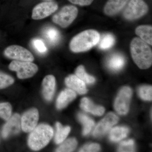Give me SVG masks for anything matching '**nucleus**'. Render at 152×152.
Instances as JSON below:
<instances>
[{"mask_svg": "<svg viewBox=\"0 0 152 152\" xmlns=\"http://www.w3.org/2000/svg\"><path fill=\"white\" fill-rule=\"evenodd\" d=\"M130 50L133 61L139 68L145 69L151 66L152 50L145 42L140 38H134L131 42Z\"/></svg>", "mask_w": 152, "mask_h": 152, "instance_id": "1", "label": "nucleus"}, {"mask_svg": "<svg viewBox=\"0 0 152 152\" xmlns=\"http://www.w3.org/2000/svg\"><path fill=\"white\" fill-rule=\"evenodd\" d=\"M100 34L94 30L83 31L75 36L69 44L71 50L74 53H81L88 50L99 43Z\"/></svg>", "mask_w": 152, "mask_h": 152, "instance_id": "2", "label": "nucleus"}, {"mask_svg": "<svg viewBox=\"0 0 152 152\" xmlns=\"http://www.w3.org/2000/svg\"><path fill=\"white\" fill-rule=\"evenodd\" d=\"M31 132L28 140V145L34 151H39L45 147L53 135V128L45 124L36 126Z\"/></svg>", "mask_w": 152, "mask_h": 152, "instance_id": "3", "label": "nucleus"}, {"mask_svg": "<svg viewBox=\"0 0 152 152\" xmlns=\"http://www.w3.org/2000/svg\"><path fill=\"white\" fill-rule=\"evenodd\" d=\"M78 10L75 6L67 5L63 7L56 14L53 16V21L61 27H68L77 18Z\"/></svg>", "mask_w": 152, "mask_h": 152, "instance_id": "4", "label": "nucleus"}, {"mask_svg": "<svg viewBox=\"0 0 152 152\" xmlns=\"http://www.w3.org/2000/svg\"><path fill=\"white\" fill-rule=\"evenodd\" d=\"M148 11V7L144 0H130L123 12L125 19L137 20L143 16Z\"/></svg>", "mask_w": 152, "mask_h": 152, "instance_id": "5", "label": "nucleus"}, {"mask_svg": "<svg viewBox=\"0 0 152 152\" xmlns=\"http://www.w3.org/2000/svg\"><path fill=\"white\" fill-rule=\"evenodd\" d=\"M10 70L15 71L17 76L20 79L29 78L34 75L38 72V67L31 62L15 60L9 65Z\"/></svg>", "mask_w": 152, "mask_h": 152, "instance_id": "6", "label": "nucleus"}, {"mask_svg": "<svg viewBox=\"0 0 152 152\" xmlns=\"http://www.w3.org/2000/svg\"><path fill=\"white\" fill-rule=\"evenodd\" d=\"M132 95V91L129 87H123L120 90L114 104V107L118 113L121 115L127 113Z\"/></svg>", "mask_w": 152, "mask_h": 152, "instance_id": "7", "label": "nucleus"}, {"mask_svg": "<svg viewBox=\"0 0 152 152\" xmlns=\"http://www.w3.org/2000/svg\"><path fill=\"white\" fill-rule=\"evenodd\" d=\"M4 54L7 58L17 61L32 62L34 59L32 54L27 49L16 45L7 47L4 51Z\"/></svg>", "mask_w": 152, "mask_h": 152, "instance_id": "8", "label": "nucleus"}, {"mask_svg": "<svg viewBox=\"0 0 152 152\" xmlns=\"http://www.w3.org/2000/svg\"><path fill=\"white\" fill-rule=\"evenodd\" d=\"M58 8V4L55 1H48L40 3L33 9L32 18L35 20L45 18L55 12Z\"/></svg>", "mask_w": 152, "mask_h": 152, "instance_id": "9", "label": "nucleus"}, {"mask_svg": "<svg viewBox=\"0 0 152 152\" xmlns=\"http://www.w3.org/2000/svg\"><path fill=\"white\" fill-rule=\"evenodd\" d=\"M119 121V118L113 113H109L95 127L93 133L95 137H101L108 132Z\"/></svg>", "mask_w": 152, "mask_h": 152, "instance_id": "10", "label": "nucleus"}, {"mask_svg": "<svg viewBox=\"0 0 152 152\" xmlns=\"http://www.w3.org/2000/svg\"><path fill=\"white\" fill-rule=\"evenodd\" d=\"M39 118L37 109L32 108L25 113L21 119L22 130L25 132H31L37 126Z\"/></svg>", "mask_w": 152, "mask_h": 152, "instance_id": "11", "label": "nucleus"}, {"mask_svg": "<svg viewBox=\"0 0 152 152\" xmlns=\"http://www.w3.org/2000/svg\"><path fill=\"white\" fill-rule=\"evenodd\" d=\"M21 118L18 114H14L8 120L2 130V136L4 138H7L12 135L15 134L20 130Z\"/></svg>", "mask_w": 152, "mask_h": 152, "instance_id": "12", "label": "nucleus"}, {"mask_svg": "<svg viewBox=\"0 0 152 152\" xmlns=\"http://www.w3.org/2000/svg\"><path fill=\"white\" fill-rule=\"evenodd\" d=\"M56 78L52 75H47L43 80L42 93L46 100H51L54 94L56 88Z\"/></svg>", "mask_w": 152, "mask_h": 152, "instance_id": "13", "label": "nucleus"}, {"mask_svg": "<svg viewBox=\"0 0 152 152\" xmlns=\"http://www.w3.org/2000/svg\"><path fill=\"white\" fill-rule=\"evenodd\" d=\"M128 1L129 0H108L104 7V12L107 15H115L125 7Z\"/></svg>", "mask_w": 152, "mask_h": 152, "instance_id": "14", "label": "nucleus"}, {"mask_svg": "<svg viewBox=\"0 0 152 152\" xmlns=\"http://www.w3.org/2000/svg\"><path fill=\"white\" fill-rule=\"evenodd\" d=\"M65 83L71 89L81 95L85 94L87 92L86 83L76 75H70L65 79Z\"/></svg>", "mask_w": 152, "mask_h": 152, "instance_id": "15", "label": "nucleus"}, {"mask_svg": "<svg viewBox=\"0 0 152 152\" xmlns=\"http://www.w3.org/2000/svg\"><path fill=\"white\" fill-rule=\"evenodd\" d=\"M77 94L75 91L71 89H66L61 93L56 101V107L59 110L64 108L68 104L75 99Z\"/></svg>", "mask_w": 152, "mask_h": 152, "instance_id": "16", "label": "nucleus"}, {"mask_svg": "<svg viewBox=\"0 0 152 152\" xmlns=\"http://www.w3.org/2000/svg\"><path fill=\"white\" fill-rule=\"evenodd\" d=\"M80 107L85 111L91 113L95 115H102L105 112L103 107L96 105L89 99L86 97L82 99Z\"/></svg>", "mask_w": 152, "mask_h": 152, "instance_id": "17", "label": "nucleus"}, {"mask_svg": "<svg viewBox=\"0 0 152 152\" xmlns=\"http://www.w3.org/2000/svg\"><path fill=\"white\" fill-rule=\"evenodd\" d=\"M108 67L114 71L121 69L124 66L125 59L122 55L115 53L109 57L107 62Z\"/></svg>", "mask_w": 152, "mask_h": 152, "instance_id": "18", "label": "nucleus"}, {"mask_svg": "<svg viewBox=\"0 0 152 152\" xmlns=\"http://www.w3.org/2000/svg\"><path fill=\"white\" fill-rule=\"evenodd\" d=\"M135 33L142 40L152 45V27L148 25H141L136 28Z\"/></svg>", "mask_w": 152, "mask_h": 152, "instance_id": "19", "label": "nucleus"}, {"mask_svg": "<svg viewBox=\"0 0 152 152\" xmlns=\"http://www.w3.org/2000/svg\"><path fill=\"white\" fill-rule=\"evenodd\" d=\"M129 132V129L126 127H115L110 132L109 138L112 142L120 141L127 136Z\"/></svg>", "mask_w": 152, "mask_h": 152, "instance_id": "20", "label": "nucleus"}, {"mask_svg": "<svg viewBox=\"0 0 152 152\" xmlns=\"http://www.w3.org/2000/svg\"><path fill=\"white\" fill-rule=\"evenodd\" d=\"M44 38L52 45H55L58 42L60 39L59 32L53 27H47L43 32Z\"/></svg>", "mask_w": 152, "mask_h": 152, "instance_id": "21", "label": "nucleus"}, {"mask_svg": "<svg viewBox=\"0 0 152 152\" xmlns=\"http://www.w3.org/2000/svg\"><path fill=\"white\" fill-rule=\"evenodd\" d=\"M56 132L55 137V142L57 144L62 143L67 137L71 130L69 126H63L60 123L56 124Z\"/></svg>", "mask_w": 152, "mask_h": 152, "instance_id": "22", "label": "nucleus"}, {"mask_svg": "<svg viewBox=\"0 0 152 152\" xmlns=\"http://www.w3.org/2000/svg\"><path fill=\"white\" fill-rule=\"evenodd\" d=\"M78 118L80 121L83 126V135L86 136L91 132L93 127L94 126V122L92 119L85 114L79 113Z\"/></svg>", "mask_w": 152, "mask_h": 152, "instance_id": "23", "label": "nucleus"}, {"mask_svg": "<svg viewBox=\"0 0 152 152\" xmlns=\"http://www.w3.org/2000/svg\"><path fill=\"white\" fill-rule=\"evenodd\" d=\"M77 145V140L74 138H71L64 142L56 151L58 152H69L73 151Z\"/></svg>", "mask_w": 152, "mask_h": 152, "instance_id": "24", "label": "nucleus"}, {"mask_svg": "<svg viewBox=\"0 0 152 152\" xmlns=\"http://www.w3.org/2000/svg\"><path fill=\"white\" fill-rule=\"evenodd\" d=\"M76 75L84 82L85 83L93 84L95 82V79L92 76L88 75L85 71L83 66H79L76 69Z\"/></svg>", "mask_w": 152, "mask_h": 152, "instance_id": "25", "label": "nucleus"}, {"mask_svg": "<svg viewBox=\"0 0 152 152\" xmlns=\"http://www.w3.org/2000/svg\"><path fill=\"white\" fill-rule=\"evenodd\" d=\"M115 42V37L111 34H107L102 38L99 44V48L102 50H107L111 48Z\"/></svg>", "mask_w": 152, "mask_h": 152, "instance_id": "26", "label": "nucleus"}, {"mask_svg": "<svg viewBox=\"0 0 152 152\" xmlns=\"http://www.w3.org/2000/svg\"><path fill=\"white\" fill-rule=\"evenodd\" d=\"M12 107L8 102L0 103V118L8 121L11 116Z\"/></svg>", "mask_w": 152, "mask_h": 152, "instance_id": "27", "label": "nucleus"}, {"mask_svg": "<svg viewBox=\"0 0 152 152\" xmlns=\"http://www.w3.org/2000/svg\"><path fill=\"white\" fill-rule=\"evenodd\" d=\"M138 94L142 99L145 101H151L152 99V87L151 86H144L139 88Z\"/></svg>", "mask_w": 152, "mask_h": 152, "instance_id": "28", "label": "nucleus"}, {"mask_svg": "<svg viewBox=\"0 0 152 152\" xmlns=\"http://www.w3.org/2000/svg\"><path fill=\"white\" fill-rule=\"evenodd\" d=\"M14 79L7 74L0 72V89L5 88L14 83Z\"/></svg>", "mask_w": 152, "mask_h": 152, "instance_id": "29", "label": "nucleus"}, {"mask_svg": "<svg viewBox=\"0 0 152 152\" xmlns=\"http://www.w3.org/2000/svg\"><path fill=\"white\" fill-rule=\"evenodd\" d=\"M134 140H129L123 141L120 143L119 147V152H133L134 151Z\"/></svg>", "mask_w": 152, "mask_h": 152, "instance_id": "30", "label": "nucleus"}, {"mask_svg": "<svg viewBox=\"0 0 152 152\" xmlns=\"http://www.w3.org/2000/svg\"><path fill=\"white\" fill-rule=\"evenodd\" d=\"M32 45L34 49L39 53H45L48 50L44 42L40 39H34L32 41Z\"/></svg>", "mask_w": 152, "mask_h": 152, "instance_id": "31", "label": "nucleus"}, {"mask_svg": "<svg viewBox=\"0 0 152 152\" xmlns=\"http://www.w3.org/2000/svg\"><path fill=\"white\" fill-rule=\"evenodd\" d=\"M100 150V146L97 143H91L85 145L80 149V152H98Z\"/></svg>", "mask_w": 152, "mask_h": 152, "instance_id": "32", "label": "nucleus"}, {"mask_svg": "<svg viewBox=\"0 0 152 152\" xmlns=\"http://www.w3.org/2000/svg\"><path fill=\"white\" fill-rule=\"evenodd\" d=\"M72 4L81 6H88L91 5L94 0H68Z\"/></svg>", "mask_w": 152, "mask_h": 152, "instance_id": "33", "label": "nucleus"}, {"mask_svg": "<svg viewBox=\"0 0 152 152\" xmlns=\"http://www.w3.org/2000/svg\"><path fill=\"white\" fill-rule=\"evenodd\" d=\"M45 1H51V0H45Z\"/></svg>", "mask_w": 152, "mask_h": 152, "instance_id": "34", "label": "nucleus"}]
</instances>
